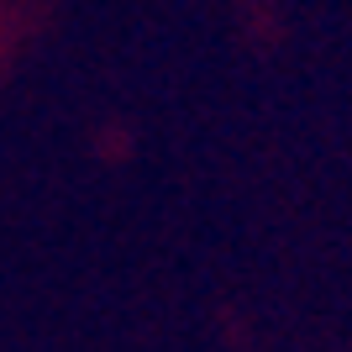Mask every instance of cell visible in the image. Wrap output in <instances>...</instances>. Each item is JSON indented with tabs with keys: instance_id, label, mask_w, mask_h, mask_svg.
I'll return each mask as SVG.
<instances>
[{
	"instance_id": "1",
	"label": "cell",
	"mask_w": 352,
	"mask_h": 352,
	"mask_svg": "<svg viewBox=\"0 0 352 352\" xmlns=\"http://www.w3.org/2000/svg\"><path fill=\"white\" fill-rule=\"evenodd\" d=\"M27 27H32V6L27 0H0V74H6V63H11V53L21 47Z\"/></svg>"
}]
</instances>
